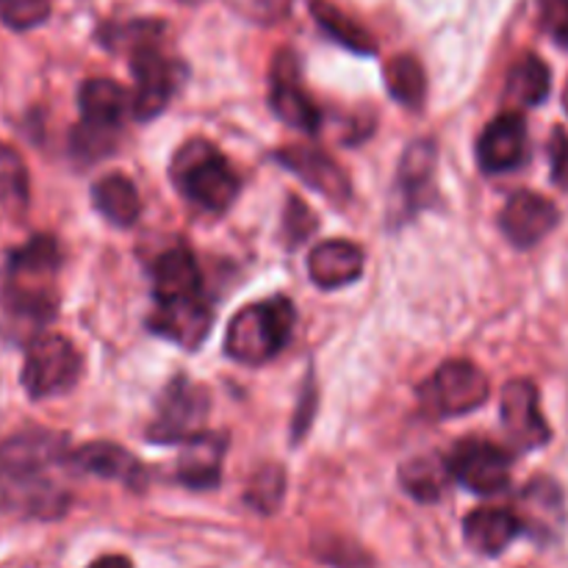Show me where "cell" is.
<instances>
[{"label":"cell","mask_w":568,"mask_h":568,"mask_svg":"<svg viewBox=\"0 0 568 568\" xmlns=\"http://www.w3.org/2000/svg\"><path fill=\"white\" fill-rule=\"evenodd\" d=\"M549 87H552V75L549 67L544 64L538 55H525L516 61L508 72V100L521 109H530L547 100Z\"/></svg>","instance_id":"d4e9b609"},{"label":"cell","mask_w":568,"mask_h":568,"mask_svg":"<svg viewBox=\"0 0 568 568\" xmlns=\"http://www.w3.org/2000/svg\"><path fill=\"white\" fill-rule=\"evenodd\" d=\"M311 11H314V20L320 22L322 31L336 39L338 44L361 55L377 53V42L372 39V33L355 20H349L338 6L327 3V0H311Z\"/></svg>","instance_id":"cb8c5ba5"},{"label":"cell","mask_w":568,"mask_h":568,"mask_svg":"<svg viewBox=\"0 0 568 568\" xmlns=\"http://www.w3.org/2000/svg\"><path fill=\"white\" fill-rule=\"evenodd\" d=\"M433 172H436V144L414 142L399 164V197L410 211L422 209L433 194Z\"/></svg>","instance_id":"7402d4cb"},{"label":"cell","mask_w":568,"mask_h":568,"mask_svg":"<svg viewBox=\"0 0 568 568\" xmlns=\"http://www.w3.org/2000/svg\"><path fill=\"white\" fill-rule=\"evenodd\" d=\"M386 87L394 100H399L408 109H422L427 94L425 67L419 64V59H414L408 53L394 55L386 64Z\"/></svg>","instance_id":"4316f807"},{"label":"cell","mask_w":568,"mask_h":568,"mask_svg":"<svg viewBox=\"0 0 568 568\" xmlns=\"http://www.w3.org/2000/svg\"><path fill=\"white\" fill-rule=\"evenodd\" d=\"M564 109H566V114H568V87H566V92H564Z\"/></svg>","instance_id":"8d00e7d4"},{"label":"cell","mask_w":568,"mask_h":568,"mask_svg":"<svg viewBox=\"0 0 568 568\" xmlns=\"http://www.w3.org/2000/svg\"><path fill=\"white\" fill-rule=\"evenodd\" d=\"M131 70L136 89L131 94V114L136 120H153L170 103L175 92V61L166 59L159 44L148 42L131 53Z\"/></svg>","instance_id":"ba28073f"},{"label":"cell","mask_w":568,"mask_h":568,"mask_svg":"<svg viewBox=\"0 0 568 568\" xmlns=\"http://www.w3.org/2000/svg\"><path fill=\"white\" fill-rule=\"evenodd\" d=\"M61 253L55 239L33 236L26 247L9 255V281L3 288V305L17 320L44 325L55 316L53 277L59 272Z\"/></svg>","instance_id":"7a4b0ae2"},{"label":"cell","mask_w":568,"mask_h":568,"mask_svg":"<svg viewBox=\"0 0 568 568\" xmlns=\"http://www.w3.org/2000/svg\"><path fill=\"white\" fill-rule=\"evenodd\" d=\"M116 139H120V131H105V128H92L78 122L75 131H72L70 148L72 155L81 161H100L116 148Z\"/></svg>","instance_id":"f546056e"},{"label":"cell","mask_w":568,"mask_h":568,"mask_svg":"<svg viewBox=\"0 0 568 568\" xmlns=\"http://www.w3.org/2000/svg\"><path fill=\"white\" fill-rule=\"evenodd\" d=\"M314 227H316L314 214H311L297 197H292V203H288V211H286V231H288V239H292V244H300V239L308 236Z\"/></svg>","instance_id":"836d02e7"},{"label":"cell","mask_w":568,"mask_h":568,"mask_svg":"<svg viewBox=\"0 0 568 568\" xmlns=\"http://www.w3.org/2000/svg\"><path fill=\"white\" fill-rule=\"evenodd\" d=\"M449 471L475 494H499L510 483V460L486 442H464L449 458Z\"/></svg>","instance_id":"30bf717a"},{"label":"cell","mask_w":568,"mask_h":568,"mask_svg":"<svg viewBox=\"0 0 568 568\" xmlns=\"http://www.w3.org/2000/svg\"><path fill=\"white\" fill-rule=\"evenodd\" d=\"M364 272V250L344 239L322 242L308 255V275L320 288H342Z\"/></svg>","instance_id":"e0dca14e"},{"label":"cell","mask_w":568,"mask_h":568,"mask_svg":"<svg viewBox=\"0 0 568 568\" xmlns=\"http://www.w3.org/2000/svg\"><path fill=\"white\" fill-rule=\"evenodd\" d=\"M150 331L155 336H164L181 347L194 349L205 342L214 325V311L203 294L175 300V303H155L153 316H150Z\"/></svg>","instance_id":"7c38bea8"},{"label":"cell","mask_w":568,"mask_h":568,"mask_svg":"<svg viewBox=\"0 0 568 568\" xmlns=\"http://www.w3.org/2000/svg\"><path fill=\"white\" fill-rule=\"evenodd\" d=\"M277 161L286 166L288 172L308 183L314 192L322 197L333 200V203H344L349 197V181L344 175L342 166L316 148H303V144H292V148L277 150Z\"/></svg>","instance_id":"9a60e30c"},{"label":"cell","mask_w":568,"mask_h":568,"mask_svg":"<svg viewBox=\"0 0 568 568\" xmlns=\"http://www.w3.org/2000/svg\"><path fill=\"white\" fill-rule=\"evenodd\" d=\"M558 225V209L552 200L536 192H516L499 214V227L514 247L530 250Z\"/></svg>","instance_id":"8fae6325"},{"label":"cell","mask_w":568,"mask_h":568,"mask_svg":"<svg viewBox=\"0 0 568 568\" xmlns=\"http://www.w3.org/2000/svg\"><path fill=\"white\" fill-rule=\"evenodd\" d=\"M81 105V122L105 131H120V120L125 111H131V94L109 78H92L78 92Z\"/></svg>","instance_id":"d6986e66"},{"label":"cell","mask_w":568,"mask_h":568,"mask_svg":"<svg viewBox=\"0 0 568 568\" xmlns=\"http://www.w3.org/2000/svg\"><path fill=\"white\" fill-rule=\"evenodd\" d=\"M447 475H453L449 464H442L438 458H416L403 466L399 477H403V486L410 497L419 499V503H433V499L442 497Z\"/></svg>","instance_id":"83f0119b"},{"label":"cell","mask_w":568,"mask_h":568,"mask_svg":"<svg viewBox=\"0 0 568 568\" xmlns=\"http://www.w3.org/2000/svg\"><path fill=\"white\" fill-rule=\"evenodd\" d=\"M155 303H175L200 294V270L186 247H172L153 266Z\"/></svg>","instance_id":"ffe728a7"},{"label":"cell","mask_w":568,"mask_h":568,"mask_svg":"<svg viewBox=\"0 0 568 568\" xmlns=\"http://www.w3.org/2000/svg\"><path fill=\"white\" fill-rule=\"evenodd\" d=\"M28 166L11 144L0 142V211L17 216L28 209Z\"/></svg>","instance_id":"484cf974"},{"label":"cell","mask_w":568,"mask_h":568,"mask_svg":"<svg viewBox=\"0 0 568 568\" xmlns=\"http://www.w3.org/2000/svg\"><path fill=\"white\" fill-rule=\"evenodd\" d=\"M209 408V392L200 383H192L189 377H175L161 394L148 438L155 444H186L189 438L205 433Z\"/></svg>","instance_id":"8992f818"},{"label":"cell","mask_w":568,"mask_h":568,"mask_svg":"<svg viewBox=\"0 0 568 568\" xmlns=\"http://www.w3.org/2000/svg\"><path fill=\"white\" fill-rule=\"evenodd\" d=\"M225 436L220 433H200L181 444L178 455V480L189 488H214L222 477V458H225Z\"/></svg>","instance_id":"ac0fdd59"},{"label":"cell","mask_w":568,"mask_h":568,"mask_svg":"<svg viewBox=\"0 0 568 568\" xmlns=\"http://www.w3.org/2000/svg\"><path fill=\"white\" fill-rule=\"evenodd\" d=\"M541 20L558 37L560 44H568V0H538Z\"/></svg>","instance_id":"d6a6232c"},{"label":"cell","mask_w":568,"mask_h":568,"mask_svg":"<svg viewBox=\"0 0 568 568\" xmlns=\"http://www.w3.org/2000/svg\"><path fill=\"white\" fill-rule=\"evenodd\" d=\"M70 464L75 466V469L89 471V475L103 477V480L122 483V486L133 488V491H142L144 483H148V471L139 464V458H133L128 449L109 442L87 444V447H81L78 453H72Z\"/></svg>","instance_id":"2e32d148"},{"label":"cell","mask_w":568,"mask_h":568,"mask_svg":"<svg viewBox=\"0 0 568 568\" xmlns=\"http://www.w3.org/2000/svg\"><path fill=\"white\" fill-rule=\"evenodd\" d=\"M294 331V308L286 297L247 305L231 320L225 333V353L239 364L258 366L275 358Z\"/></svg>","instance_id":"277c9868"},{"label":"cell","mask_w":568,"mask_h":568,"mask_svg":"<svg viewBox=\"0 0 568 568\" xmlns=\"http://www.w3.org/2000/svg\"><path fill=\"white\" fill-rule=\"evenodd\" d=\"M527 159V125L525 116L508 111L491 120L477 142V161L488 175H503L516 170Z\"/></svg>","instance_id":"4fadbf2b"},{"label":"cell","mask_w":568,"mask_h":568,"mask_svg":"<svg viewBox=\"0 0 568 568\" xmlns=\"http://www.w3.org/2000/svg\"><path fill=\"white\" fill-rule=\"evenodd\" d=\"M83 369L81 353L70 338L59 333H42L28 344L22 364V386L33 399L59 397L78 383Z\"/></svg>","instance_id":"5b68a950"},{"label":"cell","mask_w":568,"mask_h":568,"mask_svg":"<svg viewBox=\"0 0 568 568\" xmlns=\"http://www.w3.org/2000/svg\"><path fill=\"white\" fill-rule=\"evenodd\" d=\"M521 532V519L514 510L480 508L464 519V538L471 549L483 555H499Z\"/></svg>","instance_id":"44dd1931"},{"label":"cell","mask_w":568,"mask_h":568,"mask_svg":"<svg viewBox=\"0 0 568 568\" xmlns=\"http://www.w3.org/2000/svg\"><path fill=\"white\" fill-rule=\"evenodd\" d=\"M183 3H200V0H183Z\"/></svg>","instance_id":"74e56055"},{"label":"cell","mask_w":568,"mask_h":568,"mask_svg":"<svg viewBox=\"0 0 568 568\" xmlns=\"http://www.w3.org/2000/svg\"><path fill=\"white\" fill-rule=\"evenodd\" d=\"M283 494H286V471L277 464H266L253 475L244 499L258 514H275L283 503Z\"/></svg>","instance_id":"f1b7e54d"},{"label":"cell","mask_w":568,"mask_h":568,"mask_svg":"<svg viewBox=\"0 0 568 568\" xmlns=\"http://www.w3.org/2000/svg\"><path fill=\"white\" fill-rule=\"evenodd\" d=\"M488 377L471 361H447L436 369L425 388L422 399L436 416L471 414L488 399Z\"/></svg>","instance_id":"52a82bcc"},{"label":"cell","mask_w":568,"mask_h":568,"mask_svg":"<svg viewBox=\"0 0 568 568\" xmlns=\"http://www.w3.org/2000/svg\"><path fill=\"white\" fill-rule=\"evenodd\" d=\"M89 568H133V566H131V560L122 558V555H105V558L94 560Z\"/></svg>","instance_id":"d590c367"},{"label":"cell","mask_w":568,"mask_h":568,"mask_svg":"<svg viewBox=\"0 0 568 568\" xmlns=\"http://www.w3.org/2000/svg\"><path fill=\"white\" fill-rule=\"evenodd\" d=\"M172 181L194 205L211 214L231 209L242 189V178L231 161L205 139H192L178 150L172 161Z\"/></svg>","instance_id":"3957f363"},{"label":"cell","mask_w":568,"mask_h":568,"mask_svg":"<svg viewBox=\"0 0 568 568\" xmlns=\"http://www.w3.org/2000/svg\"><path fill=\"white\" fill-rule=\"evenodd\" d=\"M549 153H552V178L560 189L568 192V133L555 131L552 144H549Z\"/></svg>","instance_id":"e575fe53"},{"label":"cell","mask_w":568,"mask_h":568,"mask_svg":"<svg viewBox=\"0 0 568 568\" xmlns=\"http://www.w3.org/2000/svg\"><path fill=\"white\" fill-rule=\"evenodd\" d=\"M239 14L250 17L255 22H277L288 14L292 0H227Z\"/></svg>","instance_id":"1f68e13d"},{"label":"cell","mask_w":568,"mask_h":568,"mask_svg":"<svg viewBox=\"0 0 568 568\" xmlns=\"http://www.w3.org/2000/svg\"><path fill=\"white\" fill-rule=\"evenodd\" d=\"M92 203L111 225L128 227L139 220L142 214V197H139L136 186H133L131 178L120 175H105L94 183L92 189Z\"/></svg>","instance_id":"603a6c76"},{"label":"cell","mask_w":568,"mask_h":568,"mask_svg":"<svg viewBox=\"0 0 568 568\" xmlns=\"http://www.w3.org/2000/svg\"><path fill=\"white\" fill-rule=\"evenodd\" d=\"M67 464V438L22 430L0 442V508L31 519H59L70 505L55 471Z\"/></svg>","instance_id":"6da1fadb"},{"label":"cell","mask_w":568,"mask_h":568,"mask_svg":"<svg viewBox=\"0 0 568 568\" xmlns=\"http://www.w3.org/2000/svg\"><path fill=\"white\" fill-rule=\"evenodd\" d=\"M270 105L277 114V120H283L286 125L297 128V131L314 133L320 128V109L314 105V100L305 94L303 81H300V67L294 59L292 50H281L272 64V78H270Z\"/></svg>","instance_id":"9c48e42d"},{"label":"cell","mask_w":568,"mask_h":568,"mask_svg":"<svg viewBox=\"0 0 568 568\" xmlns=\"http://www.w3.org/2000/svg\"><path fill=\"white\" fill-rule=\"evenodd\" d=\"M50 17V0H0V20L11 31H31Z\"/></svg>","instance_id":"4dcf8cb0"},{"label":"cell","mask_w":568,"mask_h":568,"mask_svg":"<svg viewBox=\"0 0 568 568\" xmlns=\"http://www.w3.org/2000/svg\"><path fill=\"white\" fill-rule=\"evenodd\" d=\"M503 425L525 449H538L549 442L552 430L541 414L538 388L530 381H510L503 388Z\"/></svg>","instance_id":"5bb4252c"}]
</instances>
